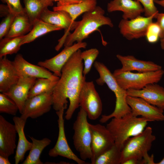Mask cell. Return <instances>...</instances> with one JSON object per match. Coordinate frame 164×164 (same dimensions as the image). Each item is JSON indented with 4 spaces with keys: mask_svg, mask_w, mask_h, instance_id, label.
Instances as JSON below:
<instances>
[{
    "mask_svg": "<svg viewBox=\"0 0 164 164\" xmlns=\"http://www.w3.org/2000/svg\"><path fill=\"white\" fill-rule=\"evenodd\" d=\"M25 35L15 37H5L0 40V58L17 53L22 45Z\"/></svg>",
    "mask_w": 164,
    "mask_h": 164,
    "instance_id": "f1b7e54d",
    "label": "cell"
},
{
    "mask_svg": "<svg viewBox=\"0 0 164 164\" xmlns=\"http://www.w3.org/2000/svg\"><path fill=\"white\" fill-rule=\"evenodd\" d=\"M126 91L128 95L141 97L164 110V88L156 83L148 84L141 90L129 89Z\"/></svg>",
    "mask_w": 164,
    "mask_h": 164,
    "instance_id": "ac0fdd59",
    "label": "cell"
},
{
    "mask_svg": "<svg viewBox=\"0 0 164 164\" xmlns=\"http://www.w3.org/2000/svg\"><path fill=\"white\" fill-rule=\"evenodd\" d=\"M148 122L143 118L134 116L131 112L120 118H112L106 127L113 137L115 145L121 150L125 141L142 132Z\"/></svg>",
    "mask_w": 164,
    "mask_h": 164,
    "instance_id": "277c9868",
    "label": "cell"
},
{
    "mask_svg": "<svg viewBox=\"0 0 164 164\" xmlns=\"http://www.w3.org/2000/svg\"><path fill=\"white\" fill-rule=\"evenodd\" d=\"M0 16H5L10 12L7 5L1 4L0 5Z\"/></svg>",
    "mask_w": 164,
    "mask_h": 164,
    "instance_id": "b9f144b4",
    "label": "cell"
},
{
    "mask_svg": "<svg viewBox=\"0 0 164 164\" xmlns=\"http://www.w3.org/2000/svg\"><path fill=\"white\" fill-rule=\"evenodd\" d=\"M97 0H86L77 4L56 5L53 8V10L65 11L69 14L73 20L75 21L82 13L94 9L97 6Z\"/></svg>",
    "mask_w": 164,
    "mask_h": 164,
    "instance_id": "cb8c5ba5",
    "label": "cell"
},
{
    "mask_svg": "<svg viewBox=\"0 0 164 164\" xmlns=\"http://www.w3.org/2000/svg\"><path fill=\"white\" fill-rule=\"evenodd\" d=\"M152 133V128L148 126L141 133L127 139L121 150V164L132 158L142 159L144 155L151 149L153 142L156 139Z\"/></svg>",
    "mask_w": 164,
    "mask_h": 164,
    "instance_id": "52a82bcc",
    "label": "cell"
},
{
    "mask_svg": "<svg viewBox=\"0 0 164 164\" xmlns=\"http://www.w3.org/2000/svg\"><path fill=\"white\" fill-rule=\"evenodd\" d=\"M161 33V29L157 23L152 22L148 26L145 36L149 43H154L160 39Z\"/></svg>",
    "mask_w": 164,
    "mask_h": 164,
    "instance_id": "836d02e7",
    "label": "cell"
},
{
    "mask_svg": "<svg viewBox=\"0 0 164 164\" xmlns=\"http://www.w3.org/2000/svg\"><path fill=\"white\" fill-rule=\"evenodd\" d=\"M86 111L80 108L73 127V144L80 158L85 161L91 159V134Z\"/></svg>",
    "mask_w": 164,
    "mask_h": 164,
    "instance_id": "5b68a950",
    "label": "cell"
},
{
    "mask_svg": "<svg viewBox=\"0 0 164 164\" xmlns=\"http://www.w3.org/2000/svg\"><path fill=\"white\" fill-rule=\"evenodd\" d=\"M91 134V164H94L97 157L114 145V141L106 126L100 124L89 123Z\"/></svg>",
    "mask_w": 164,
    "mask_h": 164,
    "instance_id": "9c48e42d",
    "label": "cell"
},
{
    "mask_svg": "<svg viewBox=\"0 0 164 164\" xmlns=\"http://www.w3.org/2000/svg\"><path fill=\"white\" fill-rule=\"evenodd\" d=\"M87 45L86 43L82 42L65 47L64 49L56 56L45 61L39 62L37 64L53 72L55 76L60 77L63 67L71 56L78 50L85 48Z\"/></svg>",
    "mask_w": 164,
    "mask_h": 164,
    "instance_id": "9a60e30c",
    "label": "cell"
},
{
    "mask_svg": "<svg viewBox=\"0 0 164 164\" xmlns=\"http://www.w3.org/2000/svg\"><path fill=\"white\" fill-rule=\"evenodd\" d=\"M154 2L159 5L164 7V0H154Z\"/></svg>",
    "mask_w": 164,
    "mask_h": 164,
    "instance_id": "f6af8a7d",
    "label": "cell"
},
{
    "mask_svg": "<svg viewBox=\"0 0 164 164\" xmlns=\"http://www.w3.org/2000/svg\"><path fill=\"white\" fill-rule=\"evenodd\" d=\"M25 12L33 24L40 19L43 10L48 6L40 0H23Z\"/></svg>",
    "mask_w": 164,
    "mask_h": 164,
    "instance_id": "f546056e",
    "label": "cell"
},
{
    "mask_svg": "<svg viewBox=\"0 0 164 164\" xmlns=\"http://www.w3.org/2000/svg\"><path fill=\"white\" fill-rule=\"evenodd\" d=\"M155 15L149 17L140 15L131 19H122L118 26L120 33L129 40L145 36Z\"/></svg>",
    "mask_w": 164,
    "mask_h": 164,
    "instance_id": "7c38bea8",
    "label": "cell"
},
{
    "mask_svg": "<svg viewBox=\"0 0 164 164\" xmlns=\"http://www.w3.org/2000/svg\"><path fill=\"white\" fill-rule=\"evenodd\" d=\"M3 3H6L10 12L15 15L25 11L21 4L20 0H1Z\"/></svg>",
    "mask_w": 164,
    "mask_h": 164,
    "instance_id": "8d00e7d4",
    "label": "cell"
},
{
    "mask_svg": "<svg viewBox=\"0 0 164 164\" xmlns=\"http://www.w3.org/2000/svg\"><path fill=\"white\" fill-rule=\"evenodd\" d=\"M116 57L122 65L119 70L121 71H137L138 72H145L159 70L161 67L151 61L139 60L132 55L123 56L117 54Z\"/></svg>",
    "mask_w": 164,
    "mask_h": 164,
    "instance_id": "7402d4cb",
    "label": "cell"
},
{
    "mask_svg": "<svg viewBox=\"0 0 164 164\" xmlns=\"http://www.w3.org/2000/svg\"><path fill=\"white\" fill-rule=\"evenodd\" d=\"M18 111L17 105L12 99L5 94L0 93V113L15 115Z\"/></svg>",
    "mask_w": 164,
    "mask_h": 164,
    "instance_id": "1f68e13d",
    "label": "cell"
},
{
    "mask_svg": "<svg viewBox=\"0 0 164 164\" xmlns=\"http://www.w3.org/2000/svg\"><path fill=\"white\" fill-rule=\"evenodd\" d=\"M61 29L47 23L40 19L36 20L33 23L31 30L24 36L22 45L31 42L39 37L50 32L60 30Z\"/></svg>",
    "mask_w": 164,
    "mask_h": 164,
    "instance_id": "4316f807",
    "label": "cell"
},
{
    "mask_svg": "<svg viewBox=\"0 0 164 164\" xmlns=\"http://www.w3.org/2000/svg\"><path fill=\"white\" fill-rule=\"evenodd\" d=\"M32 141V146L29 155L22 164H43L40 156L43 149L49 145L51 142L49 138H45L41 140L29 136Z\"/></svg>",
    "mask_w": 164,
    "mask_h": 164,
    "instance_id": "484cf974",
    "label": "cell"
},
{
    "mask_svg": "<svg viewBox=\"0 0 164 164\" xmlns=\"http://www.w3.org/2000/svg\"><path fill=\"white\" fill-rule=\"evenodd\" d=\"M45 4L48 7L53 5V2L50 0H40Z\"/></svg>",
    "mask_w": 164,
    "mask_h": 164,
    "instance_id": "ee69618b",
    "label": "cell"
},
{
    "mask_svg": "<svg viewBox=\"0 0 164 164\" xmlns=\"http://www.w3.org/2000/svg\"><path fill=\"white\" fill-rule=\"evenodd\" d=\"M139 2L142 5L145 16L149 17L155 15L159 12L155 5L154 0H134Z\"/></svg>",
    "mask_w": 164,
    "mask_h": 164,
    "instance_id": "d590c367",
    "label": "cell"
},
{
    "mask_svg": "<svg viewBox=\"0 0 164 164\" xmlns=\"http://www.w3.org/2000/svg\"><path fill=\"white\" fill-rule=\"evenodd\" d=\"M58 80L47 78H36L29 92L28 98L43 94L53 93Z\"/></svg>",
    "mask_w": 164,
    "mask_h": 164,
    "instance_id": "83f0119b",
    "label": "cell"
},
{
    "mask_svg": "<svg viewBox=\"0 0 164 164\" xmlns=\"http://www.w3.org/2000/svg\"><path fill=\"white\" fill-rule=\"evenodd\" d=\"M12 62L20 77L47 78L54 80L60 78L46 68L28 62L21 54H17Z\"/></svg>",
    "mask_w": 164,
    "mask_h": 164,
    "instance_id": "2e32d148",
    "label": "cell"
},
{
    "mask_svg": "<svg viewBox=\"0 0 164 164\" xmlns=\"http://www.w3.org/2000/svg\"><path fill=\"white\" fill-rule=\"evenodd\" d=\"M81 51L78 50L70 58L63 67L61 76L53 94V109L56 111L67 108L65 118L70 120L79 106V97L81 89L86 81L83 73V64Z\"/></svg>",
    "mask_w": 164,
    "mask_h": 164,
    "instance_id": "6da1fadb",
    "label": "cell"
},
{
    "mask_svg": "<svg viewBox=\"0 0 164 164\" xmlns=\"http://www.w3.org/2000/svg\"><path fill=\"white\" fill-rule=\"evenodd\" d=\"M154 18L156 19V22L161 29L160 38L164 35V12L159 13L158 12L155 15Z\"/></svg>",
    "mask_w": 164,
    "mask_h": 164,
    "instance_id": "74e56055",
    "label": "cell"
},
{
    "mask_svg": "<svg viewBox=\"0 0 164 164\" xmlns=\"http://www.w3.org/2000/svg\"><path fill=\"white\" fill-rule=\"evenodd\" d=\"M15 15L10 12L5 17L0 24V40L7 34Z\"/></svg>",
    "mask_w": 164,
    "mask_h": 164,
    "instance_id": "e575fe53",
    "label": "cell"
},
{
    "mask_svg": "<svg viewBox=\"0 0 164 164\" xmlns=\"http://www.w3.org/2000/svg\"><path fill=\"white\" fill-rule=\"evenodd\" d=\"M79 106L86 112L91 120L97 119L101 115L102 110L101 101L93 81H85L80 91Z\"/></svg>",
    "mask_w": 164,
    "mask_h": 164,
    "instance_id": "ba28073f",
    "label": "cell"
},
{
    "mask_svg": "<svg viewBox=\"0 0 164 164\" xmlns=\"http://www.w3.org/2000/svg\"><path fill=\"white\" fill-rule=\"evenodd\" d=\"M17 133L14 124L0 115V155L9 158L14 153Z\"/></svg>",
    "mask_w": 164,
    "mask_h": 164,
    "instance_id": "e0dca14e",
    "label": "cell"
},
{
    "mask_svg": "<svg viewBox=\"0 0 164 164\" xmlns=\"http://www.w3.org/2000/svg\"><path fill=\"white\" fill-rule=\"evenodd\" d=\"M36 78L20 77L18 82L3 93L12 99L17 105L21 114L28 97L29 92Z\"/></svg>",
    "mask_w": 164,
    "mask_h": 164,
    "instance_id": "d6986e66",
    "label": "cell"
},
{
    "mask_svg": "<svg viewBox=\"0 0 164 164\" xmlns=\"http://www.w3.org/2000/svg\"><path fill=\"white\" fill-rule=\"evenodd\" d=\"M126 101L131 109L132 114L134 116H141L149 122L164 121V111L150 104L143 99L128 95Z\"/></svg>",
    "mask_w": 164,
    "mask_h": 164,
    "instance_id": "5bb4252c",
    "label": "cell"
},
{
    "mask_svg": "<svg viewBox=\"0 0 164 164\" xmlns=\"http://www.w3.org/2000/svg\"><path fill=\"white\" fill-rule=\"evenodd\" d=\"M121 150L114 145L101 154L94 164H121Z\"/></svg>",
    "mask_w": 164,
    "mask_h": 164,
    "instance_id": "4dcf8cb0",
    "label": "cell"
},
{
    "mask_svg": "<svg viewBox=\"0 0 164 164\" xmlns=\"http://www.w3.org/2000/svg\"><path fill=\"white\" fill-rule=\"evenodd\" d=\"M164 71L160 70L151 72L134 73L115 70L113 74L120 86L127 90L129 89L141 90L146 85L157 83L161 80Z\"/></svg>",
    "mask_w": 164,
    "mask_h": 164,
    "instance_id": "8992f818",
    "label": "cell"
},
{
    "mask_svg": "<svg viewBox=\"0 0 164 164\" xmlns=\"http://www.w3.org/2000/svg\"><path fill=\"white\" fill-rule=\"evenodd\" d=\"M160 39L161 48L162 50H164V35Z\"/></svg>",
    "mask_w": 164,
    "mask_h": 164,
    "instance_id": "bcb514c9",
    "label": "cell"
},
{
    "mask_svg": "<svg viewBox=\"0 0 164 164\" xmlns=\"http://www.w3.org/2000/svg\"><path fill=\"white\" fill-rule=\"evenodd\" d=\"M86 0H63L60 3H57V5H68L81 2Z\"/></svg>",
    "mask_w": 164,
    "mask_h": 164,
    "instance_id": "60d3db41",
    "label": "cell"
},
{
    "mask_svg": "<svg viewBox=\"0 0 164 164\" xmlns=\"http://www.w3.org/2000/svg\"><path fill=\"white\" fill-rule=\"evenodd\" d=\"M53 93H47L28 98L20 117L26 120L35 119L49 112L53 105Z\"/></svg>",
    "mask_w": 164,
    "mask_h": 164,
    "instance_id": "4fadbf2b",
    "label": "cell"
},
{
    "mask_svg": "<svg viewBox=\"0 0 164 164\" xmlns=\"http://www.w3.org/2000/svg\"><path fill=\"white\" fill-rule=\"evenodd\" d=\"M13 121L18 135V141L15 156V163L18 164L24 159L25 154L29 151L32 146V142L26 139L24 132V128L26 120L20 117L15 116Z\"/></svg>",
    "mask_w": 164,
    "mask_h": 164,
    "instance_id": "603a6c76",
    "label": "cell"
},
{
    "mask_svg": "<svg viewBox=\"0 0 164 164\" xmlns=\"http://www.w3.org/2000/svg\"><path fill=\"white\" fill-rule=\"evenodd\" d=\"M104 10L99 6L94 10L84 13L81 20L72 33H70L64 40V47L72 45L75 42H82L100 27L108 25L112 27L111 19L104 15Z\"/></svg>",
    "mask_w": 164,
    "mask_h": 164,
    "instance_id": "3957f363",
    "label": "cell"
},
{
    "mask_svg": "<svg viewBox=\"0 0 164 164\" xmlns=\"http://www.w3.org/2000/svg\"><path fill=\"white\" fill-rule=\"evenodd\" d=\"M99 54L96 48H91L81 52V56L84 62L83 73L85 76L90 71L94 61Z\"/></svg>",
    "mask_w": 164,
    "mask_h": 164,
    "instance_id": "d6a6232c",
    "label": "cell"
},
{
    "mask_svg": "<svg viewBox=\"0 0 164 164\" xmlns=\"http://www.w3.org/2000/svg\"><path fill=\"white\" fill-rule=\"evenodd\" d=\"M94 66L99 75V77L96 80L99 85L106 84L108 87L114 93L116 97L115 106L113 111L109 115H103L100 119L102 123H105L113 118H120L131 112V109L127 103L128 96L126 90L119 85L113 73L103 63L95 61Z\"/></svg>",
    "mask_w": 164,
    "mask_h": 164,
    "instance_id": "7a4b0ae2",
    "label": "cell"
},
{
    "mask_svg": "<svg viewBox=\"0 0 164 164\" xmlns=\"http://www.w3.org/2000/svg\"><path fill=\"white\" fill-rule=\"evenodd\" d=\"M64 110L62 109L56 111L58 117V135L55 145L49 150L48 154L52 157L61 156L72 160L78 164H86L84 161L79 158L74 153L68 145L65 132L63 117Z\"/></svg>",
    "mask_w": 164,
    "mask_h": 164,
    "instance_id": "8fae6325",
    "label": "cell"
},
{
    "mask_svg": "<svg viewBox=\"0 0 164 164\" xmlns=\"http://www.w3.org/2000/svg\"><path fill=\"white\" fill-rule=\"evenodd\" d=\"M143 164H156L154 160V155H149L148 152L145 153L142 158Z\"/></svg>",
    "mask_w": 164,
    "mask_h": 164,
    "instance_id": "f35d334b",
    "label": "cell"
},
{
    "mask_svg": "<svg viewBox=\"0 0 164 164\" xmlns=\"http://www.w3.org/2000/svg\"><path fill=\"white\" fill-rule=\"evenodd\" d=\"M40 19L47 23L64 30V34L58 40L59 43L55 47L57 51H58L63 45L65 39L70 33V31L74 30L79 22V21L73 20L69 14L65 11H51L48 7L43 10Z\"/></svg>",
    "mask_w": 164,
    "mask_h": 164,
    "instance_id": "30bf717a",
    "label": "cell"
},
{
    "mask_svg": "<svg viewBox=\"0 0 164 164\" xmlns=\"http://www.w3.org/2000/svg\"><path fill=\"white\" fill-rule=\"evenodd\" d=\"M107 10L109 12H122V19H125L135 18L144 12L141 3L134 0H113L108 3Z\"/></svg>",
    "mask_w": 164,
    "mask_h": 164,
    "instance_id": "ffe728a7",
    "label": "cell"
},
{
    "mask_svg": "<svg viewBox=\"0 0 164 164\" xmlns=\"http://www.w3.org/2000/svg\"><path fill=\"white\" fill-rule=\"evenodd\" d=\"M52 2H58L57 3H60L62 2L63 0H50Z\"/></svg>",
    "mask_w": 164,
    "mask_h": 164,
    "instance_id": "c3c4849f",
    "label": "cell"
},
{
    "mask_svg": "<svg viewBox=\"0 0 164 164\" xmlns=\"http://www.w3.org/2000/svg\"><path fill=\"white\" fill-rule=\"evenodd\" d=\"M20 77L14 66L12 62L5 56L0 58V92L7 91L16 84Z\"/></svg>",
    "mask_w": 164,
    "mask_h": 164,
    "instance_id": "44dd1931",
    "label": "cell"
},
{
    "mask_svg": "<svg viewBox=\"0 0 164 164\" xmlns=\"http://www.w3.org/2000/svg\"><path fill=\"white\" fill-rule=\"evenodd\" d=\"M122 164H143L142 159L132 158L125 161Z\"/></svg>",
    "mask_w": 164,
    "mask_h": 164,
    "instance_id": "ab89813d",
    "label": "cell"
},
{
    "mask_svg": "<svg viewBox=\"0 0 164 164\" xmlns=\"http://www.w3.org/2000/svg\"><path fill=\"white\" fill-rule=\"evenodd\" d=\"M160 0V1H163V0Z\"/></svg>",
    "mask_w": 164,
    "mask_h": 164,
    "instance_id": "681fc988",
    "label": "cell"
},
{
    "mask_svg": "<svg viewBox=\"0 0 164 164\" xmlns=\"http://www.w3.org/2000/svg\"><path fill=\"white\" fill-rule=\"evenodd\" d=\"M11 163L9 159V158L0 155V164H10Z\"/></svg>",
    "mask_w": 164,
    "mask_h": 164,
    "instance_id": "7bdbcfd3",
    "label": "cell"
},
{
    "mask_svg": "<svg viewBox=\"0 0 164 164\" xmlns=\"http://www.w3.org/2000/svg\"><path fill=\"white\" fill-rule=\"evenodd\" d=\"M156 164H164V157L160 162L156 163Z\"/></svg>",
    "mask_w": 164,
    "mask_h": 164,
    "instance_id": "7dc6e473",
    "label": "cell"
},
{
    "mask_svg": "<svg viewBox=\"0 0 164 164\" xmlns=\"http://www.w3.org/2000/svg\"><path fill=\"white\" fill-rule=\"evenodd\" d=\"M33 24L25 11L15 15L10 30L5 37L25 35L31 30Z\"/></svg>",
    "mask_w": 164,
    "mask_h": 164,
    "instance_id": "d4e9b609",
    "label": "cell"
}]
</instances>
